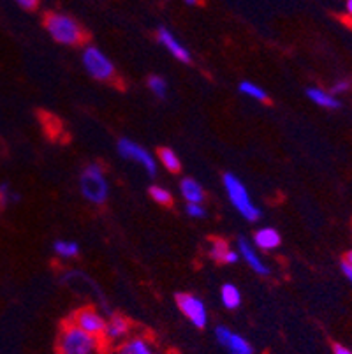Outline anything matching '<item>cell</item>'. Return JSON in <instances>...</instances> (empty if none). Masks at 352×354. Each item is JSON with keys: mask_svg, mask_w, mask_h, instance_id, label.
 <instances>
[{"mask_svg": "<svg viewBox=\"0 0 352 354\" xmlns=\"http://www.w3.org/2000/svg\"><path fill=\"white\" fill-rule=\"evenodd\" d=\"M106 342L66 321L57 340V354H106Z\"/></svg>", "mask_w": 352, "mask_h": 354, "instance_id": "cell-1", "label": "cell"}, {"mask_svg": "<svg viewBox=\"0 0 352 354\" xmlns=\"http://www.w3.org/2000/svg\"><path fill=\"white\" fill-rule=\"evenodd\" d=\"M44 28L48 34L64 46H82L86 41V32L73 16L51 11L44 15Z\"/></svg>", "mask_w": 352, "mask_h": 354, "instance_id": "cell-2", "label": "cell"}, {"mask_svg": "<svg viewBox=\"0 0 352 354\" xmlns=\"http://www.w3.org/2000/svg\"><path fill=\"white\" fill-rule=\"evenodd\" d=\"M80 191L92 205H104L109 198V183L99 164L92 162L80 175Z\"/></svg>", "mask_w": 352, "mask_h": 354, "instance_id": "cell-3", "label": "cell"}, {"mask_svg": "<svg viewBox=\"0 0 352 354\" xmlns=\"http://www.w3.org/2000/svg\"><path fill=\"white\" fill-rule=\"evenodd\" d=\"M82 62L86 73L93 80L102 83H113V85L120 86V76L116 73L115 64L111 62L108 55L102 53L97 46H86L82 53Z\"/></svg>", "mask_w": 352, "mask_h": 354, "instance_id": "cell-4", "label": "cell"}, {"mask_svg": "<svg viewBox=\"0 0 352 354\" xmlns=\"http://www.w3.org/2000/svg\"><path fill=\"white\" fill-rule=\"evenodd\" d=\"M222 182H224V189L228 192L229 201H231L232 207L237 208L238 214L250 222L259 221L261 210L256 207V203L252 201L243 182L237 175H232V173H225Z\"/></svg>", "mask_w": 352, "mask_h": 354, "instance_id": "cell-5", "label": "cell"}, {"mask_svg": "<svg viewBox=\"0 0 352 354\" xmlns=\"http://www.w3.org/2000/svg\"><path fill=\"white\" fill-rule=\"evenodd\" d=\"M174 300H176L180 312L190 321L194 328L205 330L208 326V310H206V305L201 298H198L192 292H178L174 296Z\"/></svg>", "mask_w": 352, "mask_h": 354, "instance_id": "cell-6", "label": "cell"}, {"mask_svg": "<svg viewBox=\"0 0 352 354\" xmlns=\"http://www.w3.org/2000/svg\"><path fill=\"white\" fill-rule=\"evenodd\" d=\"M69 323H73L74 326L83 330L85 333L93 335L97 339L104 340V331H106V317L97 310L95 307H82L74 310L71 314Z\"/></svg>", "mask_w": 352, "mask_h": 354, "instance_id": "cell-7", "label": "cell"}, {"mask_svg": "<svg viewBox=\"0 0 352 354\" xmlns=\"http://www.w3.org/2000/svg\"><path fill=\"white\" fill-rule=\"evenodd\" d=\"M116 148H118V153H120L124 159L138 162L148 175H157V160H155V157L151 156L148 150H145L141 145L129 140V138H122V140L116 143Z\"/></svg>", "mask_w": 352, "mask_h": 354, "instance_id": "cell-8", "label": "cell"}, {"mask_svg": "<svg viewBox=\"0 0 352 354\" xmlns=\"http://www.w3.org/2000/svg\"><path fill=\"white\" fill-rule=\"evenodd\" d=\"M215 339L228 354H254L252 344L247 339H243L240 333L232 331L231 328L224 326V324L215 328Z\"/></svg>", "mask_w": 352, "mask_h": 354, "instance_id": "cell-9", "label": "cell"}, {"mask_svg": "<svg viewBox=\"0 0 352 354\" xmlns=\"http://www.w3.org/2000/svg\"><path fill=\"white\" fill-rule=\"evenodd\" d=\"M132 330L131 321L122 314H109L106 319V331H104V342L106 346H116V344L124 342Z\"/></svg>", "mask_w": 352, "mask_h": 354, "instance_id": "cell-10", "label": "cell"}, {"mask_svg": "<svg viewBox=\"0 0 352 354\" xmlns=\"http://www.w3.org/2000/svg\"><path fill=\"white\" fill-rule=\"evenodd\" d=\"M157 39H159V43L163 44V46L166 48V50L169 51V53L173 55L176 60H180L182 64L192 62L190 51L187 50V48L183 46L178 39H176V35H174L173 32L167 30L166 27H160L159 30H157Z\"/></svg>", "mask_w": 352, "mask_h": 354, "instance_id": "cell-11", "label": "cell"}, {"mask_svg": "<svg viewBox=\"0 0 352 354\" xmlns=\"http://www.w3.org/2000/svg\"><path fill=\"white\" fill-rule=\"evenodd\" d=\"M237 250H238V254H240V259H243L245 263H247V265L254 270V272L259 273V275H263V277L270 275V268H268L266 263H264V261L257 256L256 249L250 245V241L245 240V238H238Z\"/></svg>", "mask_w": 352, "mask_h": 354, "instance_id": "cell-12", "label": "cell"}, {"mask_svg": "<svg viewBox=\"0 0 352 354\" xmlns=\"http://www.w3.org/2000/svg\"><path fill=\"white\" fill-rule=\"evenodd\" d=\"M210 257L215 263H222V265H234L240 261V254L238 250L231 249L228 241L222 238H213L212 245H210Z\"/></svg>", "mask_w": 352, "mask_h": 354, "instance_id": "cell-13", "label": "cell"}, {"mask_svg": "<svg viewBox=\"0 0 352 354\" xmlns=\"http://www.w3.org/2000/svg\"><path fill=\"white\" fill-rule=\"evenodd\" d=\"M254 243L263 250H273L282 243V238L275 227H261L254 234Z\"/></svg>", "mask_w": 352, "mask_h": 354, "instance_id": "cell-14", "label": "cell"}, {"mask_svg": "<svg viewBox=\"0 0 352 354\" xmlns=\"http://www.w3.org/2000/svg\"><path fill=\"white\" fill-rule=\"evenodd\" d=\"M306 95L314 104L321 106L324 109H337L340 108V101L337 99V95H333L328 90L317 88V86H310L306 88Z\"/></svg>", "mask_w": 352, "mask_h": 354, "instance_id": "cell-15", "label": "cell"}, {"mask_svg": "<svg viewBox=\"0 0 352 354\" xmlns=\"http://www.w3.org/2000/svg\"><path fill=\"white\" fill-rule=\"evenodd\" d=\"M180 192H182V198L187 203L203 205V201H205V189L201 187V183L196 182L194 178H183L180 182Z\"/></svg>", "mask_w": 352, "mask_h": 354, "instance_id": "cell-16", "label": "cell"}, {"mask_svg": "<svg viewBox=\"0 0 352 354\" xmlns=\"http://www.w3.org/2000/svg\"><path fill=\"white\" fill-rule=\"evenodd\" d=\"M221 300L225 308L234 310L241 305V292L234 284H224L221 289Z\"/></svg>", "mask_w": 352, "mask_h": 354, "instance_id": "cell-17", "label": "cell"}, {"mask_svg": "<svg viewBox=\"0 0 352 354\" xmlns=\"http://www.w3.org/2000/svg\"><path fill=\"white\" fill-rule=\"evenodd\" d=\"M157 157H159L160 164H163V166L166 167L169 173H180V169H182L180 157L176 156V152H174V150H171V148L160 147L159 152H157Z\"/></svg>", "mask_w": 352, "mask_h": 354, "instance_id": "cell-18", "label": "cell"}, {"mask_svg": "<svg viewBox=\"0 0 352 354\" xmlns=\"http://www.w3.org/2000/svg\"><path fill=\"white\" fill-rule=\"evenodd\" d=\"M122 354H155L151 346L143 337H134L129 339L127 342L122 344Z\"/></svg>", "mask_w": 352, "mask_h": 354, "instance_id": "cell-19", "label": "cell"}, {"mask_svg": "<svg viewBox=\"0 0 352 354\" xmlns=\"http://www.w3.org/2000/svg\"><path fill=\"white\" fill-rule=\"evenodd\" d=\"M238 90H240V94L247 95V97L254 99V101H259V102L270 101V95H268L266 90L261 88V86L256 85V83L248 82V80L241 82L240 85H238Z\"/></svg>", "mask_w": 352, "mask_h": 354, "instance_id": "cell-20", "label": "cell"}, {"mask_svg": "<svg viewBox=\"0 0 352 354\" xmlns=\"http://www.w3.org/2000/svg\"><path fill=\"white\" fill-rule=\"evenodd\" d=\"M53 250L58 257H62V259H73L80 254V245H77L76 241H69V240H57L53 243Z\"/></svg>", "mask_w": 352, "mask_h": 354, "instance_id": "cell-21", "label": "cell"}, {"mask_svg": "<svg viewBox=\"0 0 352 354\" xmlns=\"http://www.w3.org/2000/svg\"><path fill=\"white\" fill-rule=\"evenodd\" d=\"M148 192H150V198L154 199L157 205H160V207L169 208L171 205H173V194H171L167 189L160 187V185H151V187L148 189Z\"/></svg>", "mask_w": 352, "mask_h": 354, "instance_id": "cell-22", "label": "cell"}, {"mask_svg": "<svg viewBox=\"0 0 352 354\" xmlns=\"http://www.w3.org/2000/svg\"><path fill=\"white\" fill-rule=\"evenodd\" d=\"M19 201V194L9 183H0V207H9L12 203Z\"/></svg>", "mask_w": 352, "mask_h": 354, "instance_id": "cell-23", "label": "cell"}, {"mask_svg": "<svg viewBox=\"0 0 352 354\" xmlns=\"http://www.w3.org/2000/svg\"><path fill=\"white\" fill-rule=\"evenodd\" d=\"M148 88L151 90V94H155L160 99L166 97L167 94V83L166 80L160 78V76H150V78H148Z\"/></svg>", "mask_w": 352, "mask_h": 354, "instance_id": "cell-24", "label": "cell"}, {"mask_svg": "<svg viewBox=\"0 0 352 354\" xmlns=\"http://www.w3.org/2000/svg\"><path fill=\"white\" fill-rule=\"evenodd\" d=\"M185 212H187V215H189V217H192V218L206 217L205 207H203V205H199V203H187Z\"/></svg>", "mask_w": 352, "mask_h": 354, "instance_id": "cell-25", "label": "cell"}, {"mask_svg": "<svg viewBox=\"0 0 352 354\" xmlns=\"http://www.w3.org/2000/svg\"><path fill=\"white\" fill-rule=\"evenodd\" d=\"M349 88H351V82H347V80H338V82L331 86L329 92H331L333 95H338V94H345Z\"/></svg>", "mask_w": 352, "mask_h": 354, "instance_id": "cell-26", "label": "cell"}, {"mask_svg": "<svg viewBox=\"0 0 352 354\" xmlns=\"http://www.w3.org/2000/svg\"><path fill=\"white\" fill-rule=\"evenodd\" d=\"M15 2L19 8H24L25 11H34L39 6V0H15Z\"/></svg>", "mask_w": 352, "mask_h": 354, "instance_id": "cell-27", "label": "cell"}, {"mask_svg": "<svg viewBox=\"0 0 352 354\" xmlns=\"http://www.w3.org/2000/svg\"><path fill=\"white\" fill-rule=\"evenodd\" d=\"M335 354H352V351L349 349V347H345V346H340V344H337V346H335Z\"/></svg>", "mask_w": 352, "mask_h": 354, "instance_id": "cell-28", "label": "cell"}, {"mask_svg": "<svg viewBox=\"0 0 352 354\" xmlns=\"http://www.w3.org/2000/svg\"><path fill=\"white\" fill-rule=\"evenodd\" d=\"M342 272H344V275L347 277V281L352 284V268H349V266L342 265Z\"/></svg>", "mask_w": 352, "mask_h": 354, "instance_id": "cell-29", "label": "cell"}, {"mask_svg": "<svg viewBox=\"0 0 352 354\" xmlns=\"http://www.w3.org/2000/svg\"><path fill=\"white\" fill-rule=\"evenodd\" d=\"M344 265H345V266H349V268H352V249L349 250L347 254H345V257H344Z\"/></svg>", "mask_w": 352, "mask_h": 354, "instance_id": "cell-30", "label": "cell"}, {"mask_svg": "<svg viewBox=\"0 0 352 354\" xmlns=\"http://www.w3.org/2000/svg\"><path fill=\"white\" fill-rule=\"evenodd\" d=\"M345 11H347V15L352 18V0H347V4H345Z\"/></svg>", "mask_w": 352, "mask_h": 354, "instance_id": "cell-31", "label": "cell"}, {"mask_svg": "<svg viewBox=\"0 0 352 354\" xmlns=\"http://www.w3.org/2000/svg\"><path fill=\"white\" fill-rule=\"evenodd\" d=\"M187 6H199V0H185Z\"/></svg>", "mask_w": 352, "mask_h": 354, "instance_id": "cell-32", "label": "cell"}, {"mask_svg": "<svg viewBox=\"0 0 352 354\" xmlns=\"http://www.w3.org/2000/svg\"><path fill=\"white\" fill-rule=\"evenodd\" d=\"M108 354H122V351H113V353H108Z\"/></svg>", "mask_w": 352, "mask_h": 354, "instance_id": "cell-33", "label": "cell"}]
</instances>
